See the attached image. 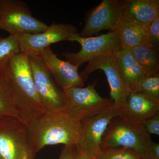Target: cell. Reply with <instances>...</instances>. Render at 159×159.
Instances as JSON below:
<instances>
[{"instance_id":"obj_1","label":"cell","mask_w":159,"mask_h":159,"mask_svg":"<svg viewBox=\"0 0 159 159\" xmlns=\"http://www.w3.org/2000/svg\"><path fill=\"white\" fill-rule=\"evenodd\" d=\"M7 80L20 119L27 127L47 111L38 95L27 54L11 57L0 70Z\"/></svg>"},{"instance_id":"obj_2","label":"cell","mask_w":159,"mask_h":159,"mask_svg":"<svg viewBox=\"0 0 159 159\" xmlns=\"http://www.w3.org/2000/svg\"><path fill=\"white\" fill-rule=\"evenodd\" d=\"M81 129V122L66 111H46L28 127L29 146L36 154L47 145L76 146Z\"/></svg>"},{"instance_id":"obj_3","label":"cell","mask_w":159,"mask_h":159,"mask_svg":"<svg viewBox=\"0 0 159 159\" xmlns=\"http://www.w3.org/2000/svg\"><path fill=\"white\" fill-rule=\"evenodd\" d=\"M152 140L143 124L117 116L111 121L103 135L101 150L126 148L137 152L144 159H149L148 148Z\"/></svg>"},{"instance_id":"obj_4","label":"cell","mask_w":159,"mask_h":159,"mask_svg":"<svg viewBox=\"0 0 159 159\" xmlns=\"http://www.w3.org/2000/svg\"><path fill=\"white\" fill-rule=\"evenodd\" d=\"M48 25L33 16L27 3L20 0H0V29L9 34L43 32Z\"/></svg>"},{"instance_id":"obj_5","label":"cell","mask_w":159,"mask_h":159,"mask_svg":"<svg viewBox=\"0 0 159 159\" xmlns=\"http://www.w3.org/2000/svg\"><path fill=\"white\" fill-rule=\"evenodd\" d=\"M97 80L85 88H71L64 91L65 110L74 119L82 122L114 104L111 99L103 98L96 89Z\"/></svg>"},{"instance_id":"obj_6","label":"cell","mask_w":159,"mask_h":159,"mask_svg":"<svg viewBox=\"0 0 159 159\" xmlns=\"http://www.w3.org/2000/svg\"><path fill=\"white\" fill-rule=\"evenodd\" d=\"M29 146L28 127L18 118H0V156L4 159H34Z\"/></svg>"},{"instance_id":"obj_7","label":"cell","mask_w":159,"mask_h":159,"mask_svg":"<svg viewBox=\"0 0 159 159\" xmlns=\"http://www.w3.org/2000/svg\"><path fill=\"white\" fill-rule=\"evenodd\" d=\"M119 109L114 104L99 114L81 122V129L77 151L96 159L101 151L102 139L113 119L119 116Z\"/></svg>"},{"instance_id":"obj_8","label":"cell","mask_w":159,"mask_h":159,"mask_svg":"<svg viewBox=\"0 0 159 159\" xmlns=\"http://www.w3.org/2000/svg\"><path fill=\"white\" fill-rule=\"evenodd\" d=\"M29 57L35 89L47 111H66L64 91L55 82L42 58Z\"/></svg>"},{"instance_id":"obj_9","label":"cell","mask_w":159,"mask_h":159,"mask_svg":"<svg viewBox=\"0 0 159 159\" xmlns=\"http://www.w3.org/2000/svg\"><path fill=\"white\" fill-rule=\"evenodd\" d=\"M67 41L77 42L81 46L79 52L72 53L66 51L61 54L66 61L78 68L95 57L115 53L121 47L116 31H110L106 34L94 37H81L78 33L71 36Z\"/></svg>"},{"instance_id":"obj_10","label":"cell","mask_w":159,"mask_h":159,"mask_svg":"<svg viewBox=\"0 0 159 159\" xmlns=\"http://www.w3.org/2000/svg\"><path fill=\"white\" fill-rule=\"evenodd\" d=\"M102 70L107 78L110 88L111 99L118 109L124 106L130 90L125 85L120 77L114 57V53L101 55L91 60L80 75L84 81L90 74L97 70Z\"/></svg>"},{"instance_id":"obj_11","label":"cell","mask_w":159,"mask_h":159,"mask_svg":"<svg viewBox=\"0 0 159 159\" xmlns=\"http://www.w3.org/2000/svg\"><path fill=\"white\" fill-rule=\"evenodd\" d=\"M78 34L76 27L71 24L53 23L43 32L18 35V38L22 53L29 56H40L42 51L51 44L67 41Z\"/></svg>"},{"instance_id":"obj_12","label":"cell","mask_w":159,"mask_h":159,"mask_svg":"<svg viewBox=\"0 0 159 159\" xmlns=\"http://www.w3.org/2000/svg\"><path fill=\"white\" fill-rule=\"evenodd\" d=\"M123 16L121 1L103 0L88 15L79 35L90 37L102 30L116 31Z\"/></svg>"},{"instance_id":"obj_13","label":"cell","mask_w":159,"mask_h":159,"mask_svg":"<svg viewBox=\"0 0 159 159\" xmlns=\"http://www.w3.org/2000/svg\"><path fill=\"white\" fill-rule=\"evenodd\" d=\"M119 110V117L129 122L143 124L159 113V99L138 90H130L125 104Z\"/></svg>"},{"instance_id":"obj_14","label":"cell","mask_w":159,"mask_h":159,"mask_svg":"<svg viewBox=\"0 0 159 159\" xmlns=\"http://www.w3.org/2000/svg\"><path fill=\"white\" fill-rule=\"evenodd\" d=\"M40 57L45 64L55 82L63 90L71 88L83 87L84 81L78 72L79 68L68 61L57 57L48 47L41 54Z\"/></svg>"},{"instance_id":"obj_15","label":"cell","mask_w":159,"mask_h":159,"mask_svg":"<svg viewBox=\"0 0 159 159\" xmlns=\"http://www.w3.org/2000/svg\"><path fill=\"white\" fill-rule=\"evenodd\" d=\"M114 57L124 84L129 90L135 89L139 83L147 73L128 49L121 47L114 53Z\"/></svg>"},{"instance_id":"obj_16","label":"cell","mask_w":159,"mask_h":159,"mask_svg":"<svg viewBox=\"0 0 159 159\" xmlns=\"http://www.w3.org/2000/svg\"><path fill=\"white\" fill-rule=\"evenodd\" d=\"M123 18L149 25L159 17V0H122Z\"/></svg>"},{"instance_id":"obj_17","label":"cell","mask_w":159,"mask_h":159,"mask_svg":"<svg viewBox=\"0 0 159 159\" xmlns=\"http://www.w3.org/2000/svg\"><path fill=\"white\" fill-rule=\"evenodd\" d=\"M148 27L123 18L116 30L121 47L131 50L141 45H148Z\"/></svg>"},{"instance_id":"obj_18","label":"cell","mask_w":159,"mask_h":159,"mask_svg":"<svg viewBox=\"0 0 159 159\" xmlns=\"http://www.w3.org/2000/svg\"><path fill=\"white\" fill-rule=\"evenodd\" d=\"M129 50L147 74L159 73V51L148 44L138 46Z\"/></svg>"},{"instance_id":"obj_19","label":"cell","mask_w":159,"mask_h":159,"mask_svg":"<svg viewBox=\"0 0 159 159\" xmlns=\"http://www.w3.org/2000/svg\"><path fill=\"white\" fill-rule=\"evenodd\" d=\"M8 116L20 119L9 84L0 72V118Z\"/></svg>"},{"instance_id":"obj_20","label":"cell","mask_w":159,"mask_h":159,"mask_svg":"<svg viewBox=\"0 0 159 159\" xmlns=\"http://www.w3.org/2000/svg\"><path fill=\"white\" fill-rule=\"evenodd\" d=\"M21 53L18 35L0 37V70L11 57Z\"/></svg>"},{"instance_id":"obj_21","label":"cell","mask_w":159,"mask_h":159,"mask_svg":"<svg viewBox=\"0 0 159 159\" xmlns=\"http://www.w3.org/2000/svg\"><path fill=\"white\" fill-rule=\"evenodd\" d=\"M135 89L159 99V73L146 74L139 83Z\"/></svg>"},{"instance_id":"obj_22","label":"cell","mask_w":159,"mask_h":159,"mask_svg":"<svg viewBox=\"0 0 159 159\" xmlns=\"http://www.w3.org/2000/svg\"><path fill=\"white\" fill-rule=\"evenodd\" d=\"M96 159H144L133 151L124 148L102 149Z\"/></svg>"},{"instance_id":"obj_23","label":"cell","mask_w":159,"mask_h":159,"mask_svg":"<svg viewBox=\"0 0 159 159\" xmlns=\"http://www.w3.org/2000/svg\"><path fill=\"white\" fill-rule=\"evenodd\" d=\"M148 45L159 51V17L148 25Z\"/></svg>"},{"instance_id":"obj_24","label":"cell","mask_w":159,"mask_h":159,"mask_svg":"<svg viewBox=\"0 0 159 159\" xmlns=\"http://www.w3.org/2000/svg\"><path fill=\"white\" fill-rule=\"evenodd\" d=\"M145 130L149 134L159 135V113L148 119L143 123Z\"/></svg>"},{"instance_id":"obj_25","label":"cell","mask_w":159,"mask_h":159,"mask_svg":"<svg viewBox=\"0 0 159 159\" xmlns=\"http://www.w3.org/2000/svg\"><path fill=\"white\" fill-rule=\"evenodd\" d=\"M77 150L76 146H64L58 159H77Z\"/></svg>"},{"instance_id":"obj_26","label":"cell","mask_w":159,"mask_h":159,"mask_svg":"<svg viewBox=\"0 0 159 159\" xmlns=\"http://www.w3.org/2000/svg\"><path fill=\"white\" fill-rule=\"evenodd\" d=\"M148 156L149 159H159V144L152 140L148 145Z\"/></svg>"},{"instance_id":"obj_27","label":"cell","mask_w":159,"mask_h":159,"mask_svg":"<svg viewBox=\"0 0 159 159\" xmlns=\"http://www.w3.org/2000/svg\"><path fill=\"white\" fill-rule=\"evenodd\" d=\"M77 159H94L88 156L84 155L83 154L80 153L77 151Z\"/></svg>"},{"instance_id":"obj_28","label":"cell","mask_w":159,"mask_h":159,"mask_svg":"<svg viewBox=\"0 0 159 159\" xmlns=\"http://www.w3.org/2000/svg\"><path fill=\"white\" fill-rule=\"evenodd\" d=\"M0 159H4L2 157L0 156Z\"/></svg>"}]
</instances>
